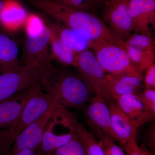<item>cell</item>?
I'll return each mask as SVG.
<instances>
[{"instance_id":"cell-11","label":"cell","mask_w":155,"mask_h":155,"mask_svg":"<svg viewBox=\"0 0 155 155\" xmlns=\"http://www.w3.org/2000/svg\"><path fill=\"white\" fill-rule=\"evenodd\" d=\"M55 107L30 123L17 137L11 149V155L22 150L36 151L40 145L45 130L54 112Z\"/></svg>"},{"instance_id":"cell-9","label":"cell","mask_w":155,"mask_h":155,"mask_svg":"<svg viewBox=\"0 0 155 155\" xmlns=\"http://www.w3.org/2000/svg\"><path fill=\"white\" fill-rule=\"evenodd\" d=\"M130 0H108L102 14V20L120 39L125 41L133 31L128 11Z\"/></svg>"},{"instance_id":"cell-31","label":"cell","mask_w":155,"mask_h":155,"mask_svg":"<svg viewBox=\"0 0 155 155\" xmlns=\"http://www.w3.org/2000/svg\"><path fill=\"white\" fill-rule=\"evenodd\" d=\"M12 155H38L36 151L29 149H24L19 151Z\"/></svg>"},{"instance_id":"cell-27","label":"cell","mask_w":155,"mask_h":155,"mask_svg":"<svg viewBox=\"0 0 155 155\" xmlns=\"http://www.w3.org/2000/svg\"><path fill=\"white\" fill-rule=\"evenodd\" d=\"M137 95L145 107L155 114V89L145 88Z\"/></svg>"},{"instance_id":"cell-26","label":"cell","mask_w":155,"mask_h":155,"mask_svg":"<svg viewBox=\"0 0 155 155\" xmlns=\"http://www.w3.org/2000/svg\"><path fill=\"white\" fill-rule=\"evenodd\" d=\"M102 147L105 155H125L122 148L116 143V142L108 137L97 139Z\"/></svg>"},{"instance_id":"cell-15","label":"cell","mask_w":155,"mask_h":155,"mask_svg":"<svg viewBox=\"0 0 155 155\" xmlns=\"http://www.w3.org/2000/svg\"><path fill=\"white\" fill-rule=\"evenodd\" d=\"M109 105L112 129L116 142L123 147L130 142L136 140V137L138 127L132 124L116 101H111Z\"/></svg>"},{"instance_id":"cell-23","label":"cell","mask_w":155,"mask_h":155,"mask_svg":"<svg viewBox=\"0 0 155 155\" xmlns=\"http://www.w3.org/2000/svg\"><path fill=\"white\" fill-rule=\"evenodd\" d=\"M48 155H87L82 143L75 134L71 140Z\"/></svg>"},{"instance_id":"cell-4","label":"cell","mask_w":155,"mask_h":155,"mask_svg":"<svg viewBox=\"0 0 155 155\" xmlns=\"http://www.w3.org/2000/svg\"><path fill=\"white\" fill-rule=\"evenodd\" d=\"M91 49L105 73L125 74L143 77L142 72L132 63L124 49L105 41H91Z\"/></svg>"},{"instance_id":"cell-28","label":"cell","mask_w":155,"mask_h":155,"mask_svg":"<svg viewBox=\"0 0 155 155\" xmlns=\"http://www.w3.org/2000/svg\"><path fill=\"white\" fill-rule=\"evenodd\" d=\"M127 155H153L147 150L140 147L136 140H133L123 147Z\"/></svg>"},{"instance_id":"cell-19","label":"cell","mask_w":155,"mask_h":155,"mask_svg":"<svg viewBox=\"0 0 155 155\" xmlns=\"http://www.w3.org/2000/svg\"><path fill=\"white\" fill-rule=\"evenodd\" d=\"M48 23L61 41L74 52L78 54L89 48L90 41L77 31L64 25Z\"/></svg>"},{"instance_id":"cell-1","label":"cell","mask_w":155,"mask_h":155,"mask_svg":"<svg viewBox=\"0 0 155 155\" xmlns=\"http://www.w3.org/2000/svg\"><path fill=\"white\" fill-rule=\"evenodd\" d=\"M28 1L32 5L67 27L77 31L90 41L102 40L124 49L125 41L116 36L102 19L90 12L71 8L51 0Z\"/></svg>"},{"instance_id":"cell-21","label":"cell","mask_w":155,"mask_h":155,"mask_svg":"<svg viewBox=\"0 0 155 155\" xmlns=\"http://www.w3.org/2000/svg\"><path fill=\"white\" fill-rule=\"evenodd\" d=\"M46 23L51 29L50 47L53 61L55 60L64 67H74L78 54L66 47L60 40L48 22Z\"/></svg>"},{"instance_id":"cell-30","label":"cell","mask_w":155,"mask_h":155,"mask_svg":"<svg viewBox=\"0 0 155 155\" xmlns=\"http://www.w3.org/2000/svg\"><path fill=\"white\" fill-rule=\"evenodd\" d=\"M146 142L149 147L152 150H155V125L153 123L147 131L146 136Z\"/></svg>"},{"instance_id":"cell-5","label":"cell","mask_w":155,"mask_h":155,"mask_svg":"<svg viewBox=\"0 0 155 155\" xmlns=\"http://www.w3.org/2000/svg\"><path fill=\"white\" fill-rule=\"evenodd\" d=\"M51 35V29L45 22L38 30L27 33L22 45L23 66L39 68L52 64Z\"/></svg>"},{"instance_id":"cell-24","label":"cell","mask_w":155,"mask_h":155,"mask_svg":"<svg viewBox=\"0 0 155 155\" xmlns=\"http://www.w3.org/2000/svg\"><path fill=\"white\" fill-rule=\"evenodd\" d=\"M125 41L127 45L140 49L155 51L154 45L152 38L145 35L134 32Z\"/></svg>"},{"instance_id":"cell-25","label":"cell","mask_w":155,"mask_h":155,"mask_svg":"<svg viewBox=\"0 0 155 155\" xmlns=\"http://www.w3.org/2000/svg\"><path fill=\"white\" fill-rule=\"evenodd\" d=\"M60 5L80 11L90 12L94 8L90 0H51Z\"/></svg>"},{"instance_id":"cell-2","label":"cell","mask_w":155,"mask_h":155,"mask_svg":"<svg viewBox=\"0 0 155 155\" xmlns=\"http://www.w3.org/2000/svg\"><path fill=\"white\" fill-rule=\"evenodd\" d=\"M40 85L52 98L57 110H83L91 98V93L80 75L68 67L52 65Z\"/></svg>"},{"instance_id":"cell-13","label":"cell","mask_w":155,"mask_h":155,"mask_svg":"<svg viewBox=\"0 0 155 155\" xmlns=\"http://www.w3.org/2000/svg\"><path fill=\"white\" fill-rule=\"evenodd\" d=\"M38 85L37 84L24 89L0 101V129L19 117Z\"/></svg>"},{"instance_id":"cell-7","label":"cell","mask_w":155,"mask_h":155,"mask_svg":"<svg viewBox=\"0 0 155 155\" xmlns=\"http://www.w3.org/2000/svg\"><path fill=\"white\" fill-rule=\"evenodd\" d=\"M52 64L42 67L20 66L19 68L0 75V101L16 93L40 84L51 69Z\"/></svg>"},{"instance_id":"cell-32","label":"cell","mask_w":155,"mask_h":155,"mask_svg":"<svg viewBox=\"0 0 155 155\" xmlns=\"http://www.w3.org/2000/svg\"><path fill=\"white\" fill-rule=\"evenodd\" d=\"M108 0H90L91 4L94 7L99 5H104L106 4Z\"/></svg>"},{"instance_id":"cell-20","label":"cell","mask_w":155,"mask_h":155,"mask_svg":"<svg viewBox=\"0 0 155 155\" xmlns=\"http://www.w3.org/2000/svg\"><path fill=\"white\" fill-rule=\"evenodd\" d=\"M55 125L54 121H50L47 126L41 143L36 151L38 155L49 154L66 144L75 136V133L72 130H69L67 134L56 135L52 131Z\"/></svg>"},{"instance_id":"cell-14","label":"cell","mask_w":155,"mask_h":155,"mask_svg":"<svg viewBox=\"0 0 155 155\" xmlns=\"http://www.w3.org/2000/svg\"><path fill=\"white\" fill-rule=\"evenodd\" d=\"M143 77L125 74H105V86L113 101L124 95L137 94L141 91Z\"/></svg>"},{"instance_id":"cell-17","label":"cell","mask_w":155,"mask_h":155,"mask_svg":"<svg viewBox=\"0 0 155 155\" xmlns=\"http://www.w3.org/2000/svg\"><path fill=\"white\" fill-rule=\"evenodd\" d=\"M29 15L16 0H4L0 16V26L8 31H14L26 23Z\"/></svg>"},{"instance_id":"cell-6","label":"cell","mask_w":155,"mask_h":155,"mask_svg":"<svg viewBox=\"0 0 155 155\" xmlns=\"http://www.w3.org/2000/svg\"><path fill=\"white\" fill-rule=\"evenodd\" d=\"M74 67L91 94L102 97L108 104L113 101L104 83L105 73L92 51L78 54Z\"/></svg>"},{"instance_id":"cell-22","label":"cell","mask_w":155,"mask_h":155,"mask_svg":"<svg viewBox=\"0 0 155 155\" xmlns=\"http://www.w3.org/2000/svg\"><path fill=\"white\" fill-rule=\"evenodd\" d=\"M124 49L131 63L141 72L154 63L155 51L140 49L131 46L126 43Z\"/></svg>"},{"instance_id":"cell-18","label":"cell","mask_w":155,"mask_h":155,"mask_svg":"<svg viewBox=\"0 0 155 155\" xmlns=\"http://www.w3.org/2000/svg\"><path fill=\"white\" fill-rule=\"evenodd\" d=\"M19 48L16 42L0 32V75L20 67Z\"/></svg>"},{"instance_id":"cell-33","label":"cell","mask_w":155,"mask_h":155,"mask_svg":"<svg viewBox=\"0 0 155 155\" xmlns=\"http://www.w3.org/2000/svg\"><path fill=\"white\" fill-rule=\"evenodd\" d=\"M4 4V0H0V16Z\"/></svg>"},{"instance_id":"cell-3","label":"cell","mask_w":155,"mask_h":155,"mask_svg":"<svg viewBox=\"0 0 155 155\" xmlns=\"http://www.w3.org/2000/svg\"><path fill=\"white\" fill-rule=\"evenodd\" d=\"M53 107L56 108L54 100L39 84L19 117L0 129V155H11L13 144L22 130Z\"/></svg>"},{"instance_id":"cell-8","label":"cell","mask_w":155,"mask_h":155,"mask_svg":"<svg viewBox=\"0 0 155 155\" xmlns=\"http://www.w3.org/2000/svg\"><path fill=\"white\" fill-rule=\"evenodd\" d=\"M83 110L85 122L97 139L108 137L116 142L110 108L104 98L94 96Z\"/></svg>"},{"instance_id":"cell-29","label":"cell","mask_w":155,"mask_h":155,"mask_svg":"<svg viewBox=\"0 0 155 155\" xmlns=\"http://www.w3.org/2000/svg\"><path fill=\"white\" fill-rule=\"evenodd\" d=\"M144 78L145 88L155 89V63L146 69Z\"/></svg>"},{"instance_id":"cell-10","label":"cell","mask_w":155,"mask_h":155,"mask_svg":"<svg viewBox=\"0 0 155 155\" xmlns=\"http://www.w3.org/2000/svg\"><path fill=\"white\" fill-rule=\"evenodd\" d=\"M52 118L59 124L74 132L82 143L87 155H105L101 146L94 135L81 123L74 113L66 109H58Z\"/></svg>"},{"instance_id":"cell-12","label":"cell","mask_w":155,"mask_h":155,"mask_svg":"<svg viewBox=\"0 0 155 155\" xmlns=\"http://www.w3.org/2000/svg\"><path fill=\"white\" fill-rule=\"evenodd\" d=\"M128 11L135 33L152 38L151 29L155 27V0H130Z\"/></svg>"},{"instance_id":"cell-16","label":"cell","mask_w":155,"mask_h":155,"mask_svg":"<svg viewBox=\"0 0 155 155\" xmlns=\"http://www.w3.org/2000/svg\"><path fill=\"white\" fill-rule=\"evenodd\" d=\"M115 101L136 127L138 128L154 121L155 114L145 107L137 94L124 95L116 98Z\"/></svg>"}]
</instances>
